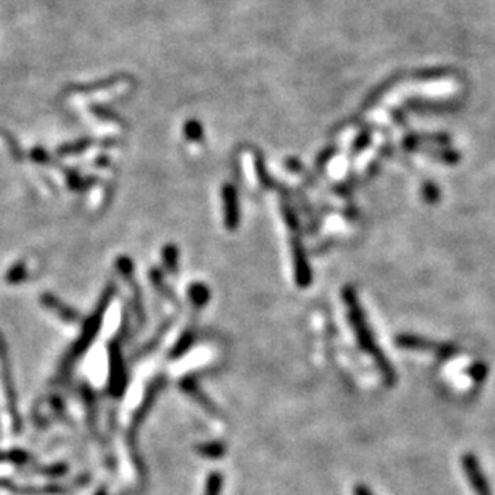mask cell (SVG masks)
Here are the masks:
<instances>
[{"instance_id": "cell-4", "label": "cell", "mask_w": 495, "mask_h": 495, "mask_svg": "<svg viewBox=\"0 0 495 495\" xmlns=\"http://www.w3.org/2000/svg\"><path fill=\"white\" fill-rule=\"evenodd\" d=\"M223 204H225L226 226L234 228L238 223V199L236 191L233 189V187L223 188Z\"/></svg>"}, {"instance_id": "cell-9", "label": "cell", "mask_w": 495, "mask_h": 495, "mask_svg": "<svg viewBox=\"0 0 495 495\" xmlns=\"http://www.w3.org/2000/svg\"><path fill=\"white\" fill-rule=\"evenodd\" d=\"M191 296H193V300L196 303H204L207 299H208V290L201 286V284H194L193 287H191Z\"/></svg>"}, {"instance_id": "cell-10", "label": "cell", "mask_w": 495, "mask_h": 495, "mask_svg": "<svg viewBox=\"0 0 495 495\" xmlns=\"http://www.w3.org/2000/svg\"><path fill=\"white\" fill-rule=\"evenodd\" d=\"M220 489H221V478H220V474L215 473V474L210 476L206 495H220Z\"/></svg>"}, {"instance_id": "cell-12", "label": "cell", "mask_w": 495, "mask_h": 495, "mask_svg": "<svg viewBox=\"0 0 495 495\" xmlns=\"http://www.w3.org/2000/svg\"><path fill=\"white\" fill-rule=\"evenodd\" d=\"M355 495H374L370 489H367L364 484H357L355 487Z\"/></svg>"}, {"instance_id": "cell-6", "label": "cell", "mask_w": 495, "mask_h": 495, "mask_svg": "<svg viewBox=\"0 0 495 495\" xmlns=\"http://www.w3.org/2000/svg\"><path fill=\"white\" fill-rule=\"evenodd\" d=\"M162 260H164V263L167 268H169L170 271H175L177 269V266H178V249L175 245H165L164 249H162Z\"/></svg>"}, {"instance_id": "cell-1", "label": "cell", "mask_w": 495, "mask_h": 495, "mask_svg": "<svg viewBox=\"0 0 495 495\" xmlns=\"http://www.w3.org/2000/svg\"><path fill=\"white\" fill-rule=\"evenodd\" d=\"M343 299H345L346 306H348V318L352 326V330H355V335L357 338L359 348H361L364 352H367V355L374 359V362L377 364V367H379L383 380H385L388 386H393L396 383V372L386 359L385 352H383L379 348V345H377L375 338L372 335V330H370L366 316H364L362 313V308L359 305L356 294L352 292V290L346 289L343 294Z\"/></svg>"}, {"instance_id": "cell-11", "label": "cell", "mask_w": 495, "mask_h": 495, "mask_svg": "<svg viewBox=\"0 0 495 495\" xmlns=\"http://www.w3.org/2000/svg\"><path fill=\"white\" fill-rule=\"evenodd\" d=\"M29 156H30V159L35 160V162H39V164H45V162H48V160H50V156H48V152L43 150V148H40V146H37V148H34V150H30Z\"/></svg>"}, {"instance_id": "cell-7", "label": "cell", "mask_w": 495, "mask_h": 495, "mask_svg": "<svg viewBox=\"0 0 495 495\" xmlns=\"http://www.w3.org/2000/svg\"><path fill=\"white\" fill-rule=\"evenodd\" d=\"M183 132H184V137L191 141H201L204 137V130L201 127V123L196 121H188L184 123Z\"/></svg>"}, {"instance_id": "cell-5", "label": "cell", "mask_w": 495, "mask_h": 495, "mask_svg": "<svg viewBox=\"0 0 495 495\" xmlns=\"http://www.w3.org/2000/svg\"><path fill=\"white\" fill-rule=\"evenodd\" d=\"M91 143H94V141H91L90 138H82V140L74 141V143H66V145L58 148V156L65 157V156H74V154H80V152H84L85 150H89Z\"/></svg>"}, {"instance_id": "cell-8", "label": "cell", "mask_w": 495, "mask_h": 495, "mask_svg": "<svg viewBox=\"0 0 495 495\" xmlns=\"http://www.w3.org/2000/svg\"><path fill=\"white\" fill-rule=\"evenodd\" d=\"M24 277H26V265H24V263L15 265L13 268L9 271V274H7L9 282H20V281L24 279Z\"/></svg>"}, {"instance_id": "cell-2", "label": "cell", "mask_w": 495, "mask_h": 495, "mask_svg": "<svg viewBox=\"0 0 495 495\" xmlns=\"http://www.w3.org/2000/svg\"><path fill=\"white\" fill-rule=\"evenodd\" d=\"M396 343H398L399 348H406V350L431 351L441 359L452 357L457 352V348L454 345L436 343V342H431V340H426L423 337H417V335H398L396 337Z\"/></svg>"}, {"instance_id": "cell-3", "label": "cell", "mask_w": 495, "mask_h": 495, "mask_svg": "<svg viewBox=\"0 0 495 495\" xmlns=\"http://www.w3.org/2000/svg\"><path fill=\"white\" fill-rule=\"evenodd\" d=\"M463 469H465L467 478L469 481V484H472L473 491L476 495H492L491 489H489L487 481L484 478V474H482L479 463L476 460V457L472 454H467L463 457Z\"/></svg>"}]
</instances>
